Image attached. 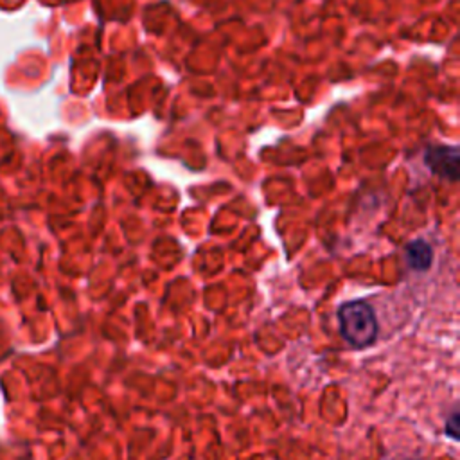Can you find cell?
Masks as SVG:
<instances>
[{
  "mask_svg": "<svg viewBox=\"0 0 460 460\" xmlns=\"http://www.w3.org/2000/svg\"><path fill=\"white\" fill-rule=\"evenodd\" d=\"M458 426H460V413H458V410H455L451 415H449V419L446 420V433L451 437V438H458V435H460V431H458Z\"/></svg>",
  "mask_w": 460,
  "mask_h": 460,
  "instance_id": "277c9868",
  "label": "cell"
},
{
  "mask_svg": "<svg viewBox=\"0 0 460 460\" xmlns=\"http://www.w3.org/2000/svg\"><path fill=\"white\" fill-rule=\"evenodd\" d=\"M340 334L352 349H367L377 338L374 309L363 300L343 302L338 309Z\"/></svg>",
  "mask_w": 460,
  "mask_h": 460,
  "instance_id": "6da1fadb",
  "label": "cell"
},
{
  "mask_svg": "<svg viewBox=\"0 0 460 460\" xmlns=\"http://www.w3.org/2000/svg\"><path fill=\"white\" fill-rule=\"evenodd\" d=\"M404 261L408 268L417 271H426L433 261V250L424 239L410 241L404 248Z\"/></svg>",
  "mask_w": 460,
  "mask_h": 460,
  "instance_id": "3957f363",
  "label": "cell"
},
{
  "mask_svg": "<svg viewBox=\"0 0 460 460\" xmlns=\"http://www.w3.org/2000/svg\"><path fill=\"white\" fill-rule=\"evenodd\" d=\"M424 164L437 176L451 181L458 178V149L453 146H429L424 153Z\"/></svg>",
  "mask_w": 460,
  "mask_h": 460,
  "instance_id": "7a4b0ae2",
  "label": "cell"
}]
</instances>
